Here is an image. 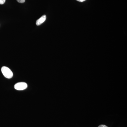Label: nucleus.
<instances>
[{
    "label": "nucleus",
    "instance_id": "obj_1",
    "mask_svg": "<svg viewBox=\"0 0 127 127\" xmlns=\"http://www.w3.org/2000/svg\"><path fill=\"white\" fill-rule=\"evenodd\" d=\"M1 70L3 75L6 78L10 79L13 77V73L11 70L7 67H2Z\"/></svg>",
    "mask_w": 127,
    "mask_h": 127
},
{
    "label": "nucleus",
    "instance_id": "obj_2",
    "mask_svg": "<svg viewBox=\"0 0 127 127\" xmlns=\"http://www.w3.org/2000/svg\"><path fill=\"white\" fill-rule=\"evenodd\" d=\"M27 84L26 83L23 82L17 83L14 86V88L16 90L22 91L27 88Z\"/></svg>",
    "mask_w": 127,
    "mask_h": 127
},
{
    "label": "nucleus",
    "instance_id": "obj_3",
    "mask_svg": "<svg viewBox=\"0 0 127 127\" xmlns=\"http://www.w3.org/2000/svg\"><path fill=\"white\" fill-rule=\"evenodd\" d=\"M46 19V15H43L36 21V25L37 26L41 25L45 21Z\"/></svg>",
    "mask_w": 127,
    "mask_h": 127
},
{
    "label": "nucleus",
    "instance_id": "obj_4",
    "mask_svg": "<svg viewBox=\"0 0 127 127\" xmlns=\"http://www.w3.org/2000/svg\"><path fill=\"white\" fill-rule=\"evenodd\" d=\"M6 0H0V4L2 5L4 4Z\"/></svg>",
    "mask_w": 127,
    "mask_h": 127
},
{
    "label": "nucleus",
    "instance_id": "obj_5",
    "mask_svg": "<svg viewBox=\"0 0 127 127\" xmlns=\"http://www.w3.org/2000/svg\"><path fill=\"white\" fill-rule=\"evenodd\" d=\"M17 2L20 3H23L25 2V0H17Z\"/></svg>",
    "mask_w": 127,
    "mask_h": 127
},
{
    "label": "nucleus",
    "instance_id": "obj_6",
    "mask_svg": "<svg viewBox=\"0 0 127 127\" xmlns=\"http://www.w3.org/2000/svg\"><path fill=\"white\" fill-rule=\"evenodd\" d=\"M98 127H109L107 126L106 125H99Z\"/></svg>",
    "mask_w": 127,
    "mask_h": 127
},
{
    "label": "nucleus",
    "instance_id": "obj_7",
    "mask_svg": "<svg viewBox=\"0 0 127 127\" xmlns=\"http://www.w3.org/2000/svg\"><path fill=\"white\" fill-rule=\"evenodd\" d=\"M76 0L79 1V2H83V1H85L86 0Z\"/></svg>",
    "mask_w": 127,
    "mask_h": 127
}]
</instances>
